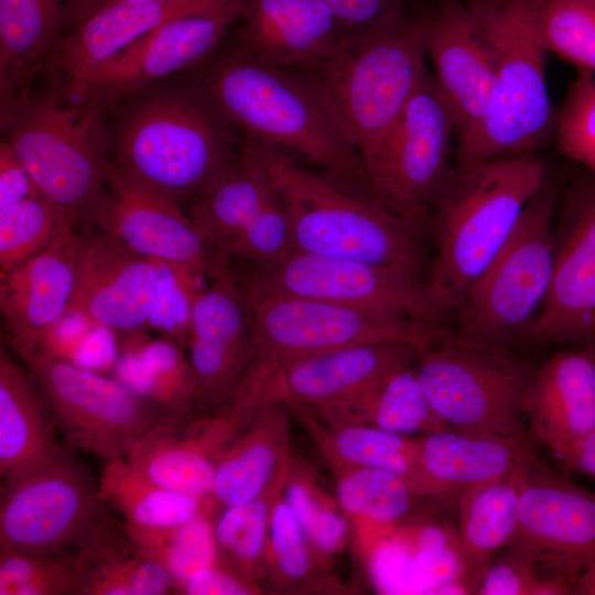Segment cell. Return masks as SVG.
Segmentation results:
<instances>
[{"label":"cell","instance_id":"6da1fadb","mask_svg":"<svg viewBox=\"0 0 595 595\" xmlns=\"http://www.w3.org/2000/svg\"><path fill=\"white\" fill-rule=\"evenodd\" d=\"M107 120V156L127 180L193 204L238 161L236 128L191 79L125 96Z\"/></svg>","mask_w":595,"mask_h":595},{"label":"cell","instance_id":"7a4b0ae2","mask_svg":"<svg viewBox=\"0 0 595 595\" xmlns=\"http://www.w3.org/2000/svg\"><path fill=\"white\" fill-rule=\"evenodd\" d=\"M289 219L294 250L397 269L421 277L420 229L372 192L278 148L242 138Z\"/></svg>","mask_w":595,"mask_h":595},{"label":"cell","instance_id":"3957f363","mask_svg":"<svg viewBox=\"0 0 595 595\" xmlns=\"http://www.w3.org/2000/svg\"><path fill=\"white\" fill-rule=\"evenodd\" d=\"M192 80L245 138L372 192L358 152L300 71L266 64L237 42Z\"/></svg>","mask_w":595,"mask_h":595},{"label":"cell","instance_id":"277c9868","mask_svg":"<svg viewBox=\"0 0 595 595\" xmlns=\"http://www.w3.org/2000/svg\"><path fill=\"white\" fill-rule=\"evenodd\" d=\"M548 180L533 154L456 159L451 165L428 218L436 253L426 281L445 315L457 310Z\"/></svg>","mask_w":595,"mask_h":595},{"label":"cell","instance_id":"5b68a950","mask_svg":"<svg viewBox=\"0 0 595 595\" xmlns=\"http://www.w3.org/2000/svg\"><path fill=\"white\" fill-rule=\"evenodd\" d=\"M0 110L2 139L41 194L78 231L93 228L107 192L110 167L108 109L100 97H72L50 82L43 89L31 87Z\"/></svg>","mask_w":595,"mask_h":595},{"label":"cell","instance_id":"8992f818","mask_svg":"<svg viewBox=\"0 0 595 595\" xmlns=\"http://www.w3.org/2000/svg\"><path fill=\"white\" fill-rule=\"evenodd\" d=\"M424 36L423 13L413 17L403 10L365 32L345 35L327 58L296 69L322 95L364 170L426 71Z\"/></svg>","mask_w":595,"mask_h":595},{"label":"cell","instance_id":"52a82bcc","mask_svg":"<svg viewBox=\"0 0 595 595\" xmlns=\"http://www.w3.org/2000/svg\"><path fill=\"white\" fill-rule=\"evenodd\" d=\"M539 1H465L491 52L495 98L485 121L457 141L456 159L532 154L554 132Z\"/></svg>","mask_w":595,"mask_h":595},{"label":"cell","instance_id":"ba28073f","mask_svg":"<svg viewBox=\"0 0 595 595\" xmlns=\"http://www.w3.org/2000/svg\"><path fill=\"white\" fill-rule=\"evenodd\" d=\"M559 192L549 178L527 204L508 239L453 313L452 338L494 348L523 340L551 285Z\"/></svg>","mask_w":595,"mask_h":595},{"label":"cell","instance_id":"9c48e42d","mask_svg":"<svg viewBox=\"0 0 595 595\" xmlns=\"http://www.w3.org/2000/svg\"><path fill=\"white\" fill-rule=\"evenodd\" d=\"M242 286L253 321L251 359L242 379L259 378L296 360L357 345L403 342L429 348L437 340L434 324Z\"/></svg>","mask_w":595,"mask_h":595},{"label":"cell","instance_id":"30bf717a","mask_svg":"<svg viewBox=\"0 0 595 595\" xmlns=\"http://www.w3.org/2000/svg\"><path fill=\"white\" fill-rule=\"evenodd\" d=\"M37 385L58 435L72 450L104 463L126 458L132 444L169 419L117 378L37 345L15 349Z\"/></svg>","mask_w":595,"mask_h":595},{"label":"cell","instance_id":"8fae6325","mask_svg":"<svg viewBox=\"0 0 595 595\" xmlns=\"http://www.w3.org/2000/svg\"><path fill=\"white\" fill-rule=\"evenodd\" d=\"M415 368L430 404L451 429L529 436L523 401L536 369L509 348L450 338L423 350Z\"/></svg>","mask_w":595,"mask_h":595},{"label":"cell","instance_id":"7c38bea8","mask_svg":"<svg viewBox=\"0 0 595 595\" xmlns=\"http://www.w3.org/2000/svg\"><path fill=\"white\" fill-rule=\"evenodd\" d=\"M419 345L385 342L346 347L296 360L255 379H242L230 413L247 423L269 403L315 415L339 408L379 386L399 369L416 363Z\"/></svg>","mask_w":595,"mask_h":595},{"label":"cell","instance_id":"4fadbf2b","mask_svg":"<svg viewBox=\"0 0 595 595\" xmlns=\"http://www.w3.org/2000/svg\"><path fill=\"white\" fill-rule=\"evenodd\" d=\"M453 111L433 74L424 72L388 139L365 169L370 190L421 229L451 164Z\"/></svg>","mask_w":595,"mask_h":595},{"label":"cell","instance_id":"5bb4252c","mask_svg":"<svg viewBox=\"0 0 595 595\" xmlns=\"http://www.w3.org/2000/svg\"><path fill=\"white\" fill-rule=\"evenodd\" d=\"M65 445L50 463L1 485L0 551L74 552L105 516L94 484Z\"/></svg>","mask_w":595,"mask_h":595},{"label":"cell","instance_id":"9a60e30c","mask_svg":"<svg viewBox=\"0 0 595 595\" xmlns=\"http://www.w3.org/2000/svg\"><path fill=\"white\" fill-rule=\"evenodd\" d=\"M270 293L317 299L437 325L445 316L426 280L397 269L293 250L241 278Z\"/></svg>","mask_w":595,"mask_h":595},{"label":"cell","instance_id":"2e32d148","mask_svg":"<svg viewBox=\"0 0 595 595\" xmlns=\"http://www.w3.org/2000/svg\"><path fill=\"white\" fill-rule=\"evenodd\" d=\"M560 198L551 285L522 342L595 350V176L576 173Z\"/></svg>","mask_w":595,"mask_h":595},{"label":"cell","instance_id":"e0dca14e","mask_svg":"<svg viewBox=\"0 0 595 595\" xmlns=\"http://www.w3.org/2000/svg\"><path fill=\"white\" fill-rule=\"evenodd\" d=\"M247 1L234 0L166 21L96 66L77 96L97 95L108 108L172 75L198 68L240 20Z\"/></svg>","mask_w":595,"mask_h":595},{"label":"cell","instance_id":"ac0fdd59","mask_svg":"<svg viewBox=\"0 0 595 595\" xmlns=\"http://www.w3.org/2000/svg\"><path fill=\"white\" fill-rule=\"evenodd\" d=\"M507 547L550 574L576 583L595 560V494L536 456L522 484L516 531Z\"/></svg>","mask_w":595,"mask_h":595},{"label":"cell","instance_id":"d6986e66","mask_svg":"<svg viewBox=\"0 0 595 595\" xmlns=\"http://www.w3.org/2000/svg\"><path fill=\"white\" fill-rule=\"evenodd\" d=\"M198 293L186 348L199 413L225 410L249 367L253 321L240 277L227 262Z\"/></svg>","mask_w":595,"mask_h":595},{"label":"cell","instance_id":"ffe728a7","mask_svg":"<svg viewBox=\"0 0 595 595\" xmlns=\"http://www.w3.org/2000/svg\"><path fill=\"white\" fill-rule=\"evenodd\" d=\"M159 279V261L98 228L78 231L69 314L120 335L142 331L153 312Z\"/></svg>","mask_w":595,"mask_h":595},{"label":"cell","instance_id":"44dd1931","mask_svg":"<svg viewBox=\"0 0 595 595\" xmlns=\"http://www.w3.org/2000/svg\"><path fill=\"white\" fill-rule=\"evenodd\" d=\"M94 227L142 256L184 267L207 279L231 261L208 245L178 203L127 180L111 165Z\"/></svg>","mask_w":595,"mask_h":595},{"label":"cell","instance_id":"7402d4cb","mask_svg":"<svg viewBox=\"0 0 595 595\" xmlns=\"http://www.w3.org/2000/svg\"><path fill=\"white\" fill-rule=\"evenodd\" d=\"M425 52L450 105L457 141L487 118L495 98V66L488 43L464 1H442L423 12Z\"/></svg>","mask_w":595,"mask_h":595},{"label":"cell","instance_id":"603a6c76","mask_svg":"<svg viewBox=\"0 0 595 595\" xmlns=\"http://www.w3.org/2000/svg\"><path fill=\"white\" fill-rule=\"evenodd\" d=\"M77 242L78 230L67 221L48 246L0 273V312L13 350L47 345L69 315Z\"/></svg>","mask_w":595,"mask_h":595},{"label":"cell","instance_id":"cb8c5ba5","mask_svg":"<svg viewBox=\"0 0 595 595\" xmlns=\"http://www.w3.org/2000/svg\"><path fill=\"white\" fill-rule=\"evenodd\" d=\"M234 0H130L98 9L63 34L42 71L76 97L100 63L166 21ZM47 75V76H48Z\"/></svg>","mask_w":595,"mask_h":595},{"label":"cell","instance_id":"d4e9b609","mask_svg":"<svg viewBox=\"0 0 595 595\" xmlns=\"http://www.w3.org/2000/svg\"><path fill=\"white\" fill-rule=\"evenodd\" d=\"M237 430L227 409L166 419L141 435L125 459L167 489L212 498L218 457Z\"/></svg>","mask_w":595,"mask_h":595},{"label":"cell","instance_id":"484cf974","mask_svg":"<svg viewBox=\"0 0 595 595\" xmlns=\"http://www.w3.org/2000/svg\"><path fill=\"white\" fill-rule=\"evenodd\" d=\"M530 436L556 457L595 426V350L574 346L536 369L523 401Z\"/></svg>","mask_w":595,"mask_h":595},{"label":"cell","instance_id":"4316f807","mask_svg":"<svg viewBox=\"0 0 595 595\" xmlns=\"http://www.w3.org/2000/svg\"><path fill=\"white\" fill-rule=\"evenodd\" d=\"M238 43L257 60L303 69L327 58L346 35L322 0H248Z\"/></svg>","mask_w":595,"mask_h":595},{"label":"cell","instance_id":"83f0119b","mask_svg":"<svg viewBox=\"0 0 595 595\" xmlns=\"http://www.w3.org/2000/svg\"><path fill=\"white\" fill-rule=\"evenodd\" d=\"M533 455L529 436L435 431L419 436L418 490L422 498L456 501L466 489L502 477Z\"/></svg>","mask_w":595,"mask_h":595},{"label":"cell","instance_id":"f1b7e54d","mask_svg":"<svg viewBox=\"0 0 595 595\" xmlns=\"http://www.w3.org/2000/svg\"><path fill=\"white\" fill-rule=\"evenodd\" d=\"M290 409L280 402L259 408L220 453L212 498L217 508L261 496L289 465Z\"/></svg>","mask_w":595,"mask_h":595},{"label":"cell","instance_id":"f546056e","mask_svg":"<svg viewBox=\"0 0 595 595\" xmlns=\"http://www.w3.org/2000/svg\"><path fill=\"white\" fill-rule=\"evenodd\" d=\"M57 434L53 416L33 377L1 346V485L53 461L65 447L63 441L57 440Z\"/></svg>","mask_w":595,"mask_h":595},{"label":"cell","instance_id":"4dcf8cb0","mask_svg":"<svg viewBox=\"0 0 595 595\" xmlns=\"http://www.w3.org/2000/svg\"><path fill=\"white\" fill-rule=\"evenodd\" d=\"M534 457L456 499L459 575L467 593H474L494 555L513 538L520 491Z\"/></svg>","mask_w":595,"mask_h":595},{"label":"cell","instance_id":"1f68e13d","mask_svg":"<svg viewBox=\"0 0 595 595\" xmlns=\"http://www.w3.org/2000/svg\"><path fill=\"white\" fill-rule=\"evenodd\" d=\"M77 595L174 594L170 574L143 554L107 512L74 551Z\"/></svg>","mask_w":595,"mask_h":595},{"label":"cell","instance_id":"d6a6232c","mask_svg":"<svg viewBox=\"0 0 595 595\" xmlns=\"http://www.w3.org/2000/svg\"><path fill=\"white\" fill-rule=\"evenodd\" d=\"M67 0H0V108L32 87L66 28Z\"/></svg>","mask_w":595,"mask_h":595},{"label":"cell","instance_id":"836d02e7","mask_svg":"<svg viewBox=\"0 0 595 595\" xmlns=\"http://www.w3.org/2000/svg\"><path fill=\"white\" fill-rule=\"evenodd\" d=\"M142 331L122 335L115 378L169 419L198 414L196 380L182 346L163 336L150 337Z\"/></svg>","mask_w":595,"mask_h":595},{"label":"cell","instance_id":"e575fe53","mask_svg":"<svg viewBox=\"0 0 595 595\" xmlns=\"http://www.w3.org/2000/svg\"><path fill=\"white\" fill-rule=\"evenodd\" d=\"M335 496L359 553L376 539L405 524L422 499L403 476L376 467L332 468Z\"/></svg>","mask_w":595,"mask_h":595},{"label":"cell","instance_id":"d590c367","mask_svg":"<svg viewBox=\"0 0 595 595\" xmlns=\"http://www.w3.org/2000/svg\"><path fill=\"white\" fill-rule=\"evenodd\" d=\"M292 414L311 435L331 468L387 469L405 477L419 494V436L401 435L367 424H333L305 411H293Z\"/></svg>","mask_w":595,"mask_h":595},{"label":"cell","instance_id":"8d00e7d4","mask_svg":"<svg viewBox=\"0 0 595 595\" xmlns=\"http://www.w3.org/2000/svg\"><path fill=\"white\" fill-rule=\"evenodd\" d=\"M274 191L258 164L239 147L236 164L191 206L194 225L220 256L248 228Z\"/></svg>","mask_w":595,"mask_h":595},{"label":"cell","instance_id":"74e56055","mask_svg":"<svg viewBox=\"0 0 595 595\" xmlns=\"http://www.w3.org/2000/svg\"><path fill=\"white\" fill-rule=\"evenodd\" d=\"M97 495L129 526L166 528L217 509L213 498L167 489L137 472L125 458L105 463Z\"/></svg>","mask_w":595,"mask_h":595},{"label":"cell","instance_id":"f35d334b","mask_svg":"<svg viewBox=\"0 0 595 595\" xmlns=\"http://www.w3.org/2000/svg\"><path fill=\"white\" fill-rule=\"evenodd\" d=\"M315 416L333 424H367L408 436L451 429L430 404L415 364L399 369L349 403Z\"/></svg>","mask_w":595,"mask_h":595},{"label":"cell","instance_id":"ab89813d","mask_svg":"<svg viewBox=\"0 0 595 595\" xmlns=\"http://www.w3.org/2000/svg\"><path fill=\"white\" fill-rule=\"evenodd\" d=\"M289 465L261 496L245 504L217 508L213 517L218 563L260 591L264 584L271 511L283 490Z\"/></svg>","mask_w":595,"mask_h":595},{"label":"cell","instance_id":"60d3db41","mask_svg":"<svg viewBox=\"0 0 595 595\" xmlns=\"http://www.w3.org/2000/svg\"><path fill=\"white\" fill-rule=\"evenodd\" d=\"M282 495L317 558L328 566L349 540L350 524L313 468L293 452Z\"/></svg>","mask_w":595,"mask_h":595},{"label":"cell","instance_id":"b9f144b4","mask_svg":"<svg viewBox=\"0 0 595 595\" xmlns=\"http://www.w3.org/2000/svg\"><path fill=\"white\" fill-rule=\"evenodd\" d=\"M214 512L166 528H139L120 521L140 551L166 570L177 594L193 574L218 563Z\"/></svg>","mask_w":595,"mask_h":595},{"label":"cell","instance_id":"7bdbcfd3","mask_svg":"<svg viewBox=\"0 0 595 595\" xmlns=\"http://www.w3.org/2000/svg\"><path fill=\"white\" fill-rule=\"evenodd\" d=\"M326 567L327 565L315 554L281 493L270 517L264 555V583L277 591L305 589Z\"/></svg>","mask_w":595,"mask_h":595},{"label":"cell","instance_id":"ee69618b","mask_svg":"<svg viewBox=\"0 0 595 595\" xmlns=\"http://www.w3.org/2000/svg\"><path fill=\"white\" fill-rule=\"evenodd\" d=\"M67 221L43 195L0 207V273L48 246Z\"/></svg>","mask_w":595,"mask_h":595},{"label":"cell","instance_id":"f6af8a7d","mask_svg":"<svg viewBox=\"0 0 595 595\" xmlns=\"http://www.w3.org/2000/svg\"><path fill=\"white\" fill-rule=\"evenodd\" d=\"M538 14L548 51L595 74V0H540Z\"/></svg>","mask_w":595,"mask_h":595},{"label":"cell","instance_id":"bcb514c9","mask_svg":"<svg viewBox=\"0 0 595 595\" xmlns=\"http://www.w3.org/2000/svg\"><path fill=\"white\" fill-rule=\"evenodd\" d=\"M75 553L0 551V595H77Z\"/></svg>","mask_w":595,"mask_h":595},{"label":"cell","instance_id":"7dc6e473","mask_svg":"<svg viewBox=\"0 0 595 595\" xmlns=\"http://www.w3.org/2000/svg\"><path fill=\"white\" fill-rule=\"evenodd\" d=\"M559 152L595 176V74L578 71L555 115Z\"/></svg>","mask_w":595,"mask_h":595},{"label":"cell","instance_id":"c3c4849f","mask_svg":"<svg viewBox=\"0 0 595 595\" xmlns=\"http://www.w3.org/2000/svg\"><path fill=\"white\" fill-rule=\"evenodd\" d=\"M199 277L204 275L160 262L158 291L148 327L186 347L193 305L203 289L196 285Z\"/></svg>","mask_w":595,"mask_h":595},{"label":"cell","instance_id":"681fc988","mask_svg":"<svg viewBox=\"0 0 595 595\" xmlns=\"http://www.w3.org/2000/svg\"><path fill=\"white\" fill-rule=\"evenodd\" d=\"M294 250L285 210L277 196L267 203L251 225L229 246V260L239 259L263 267L280 261Z\"/></svg>","mask_w":595,"mask_h":595},{"label":"cell","instance_id":"f907efd6","mask_svg":"<svg viewBox=\"0 0 595 595\" xmlns=\"http://www.w3.org/2000/svg\"><path fill=\"white\" fill-rule=\"evenodd\" d=\"M538 565L524 554L509 548L484 571L473 594L478 595H533L541 577Z\"/></svg>","mask_w":595,"mask_h":595},{"label":"cell","instance_id":"816d5d0a","mask_svg":"<svg viewBox=\"0 0 595 595\" xmlns=\"http://www.w3.org/2000/svg\"><path fill=\"white\" fill-rule=\"evenodd\" d=\"M346 35L365 32L404 10L405 0H322Z\"/></svg>","mask_w":595,"mask_h":595},{"label":"cell","instance_id":"f5cc1de1","mask_svg":"<svg viewBox=\"0 0 595 595\" xmlns=\"http://www.w3.org/2000/svg\"><path fill=\"white\" fill-rule=\"evenodd\" d=\"M261 591L217 563L193 574L180 588L177 594L186 595H250Z\"/></svg>","mask_w":595,"mask_h":595},{"label":"cell","instance_id":"db71d44e","mask_svg":"<svg viewBox=\"0 0 595 595\" xmlns=\"http://www.w3.org/2000/svg\"><path fill=\"white\" fill-rule=\"evenodd\" d=\"M40 195V190L11 145L1 138L0 207Z\"/></svg>","mask_w":595,"mask_h":595},{"label":"cell","instance_id":"11a10c76","mask_svg":"<svg viewBox=\"0 0 595 595\" xmlns=\"http://www.w3.org/2000/svg\"><path fill=\"white\" fill-rule=\"evenodd\" d=\"M556 458L571 472L595 477V426Z\"/></svg>","mask_w":595,"mask_h":595},{"label":"cell","instance_id":"9f6ffc18","mask_svg":"<svg viewBox=\"0 0 595 595\" xmlns=\"http://www.w3.org/2000/svg\"><path fill=\"white\" fill-rule=\"evenodd\" d=\"M118 1L130 0H67L66 28L73 29L98 9Z\"/></svg>","mask_w":595,"mask_h":595},{"label":"cell","instance_id":"6f0895ef","mask_svg":"<svg viewBox=\"0 0 595 595\" xmlns=\"http://www.w3.org/2000/svg\"><path fill=\"white\" fill-rule=\"evenodd\" d=\"M573 594L595 595V560L581 572L575 583Z\"/></svg>","mask_w":595,"mask_h":595},{"label":"cell","instance_id":"680465c9","mask_svg":"<svg viewBox=\"0 0 595 595\" xmlns=\"http://www.w3.org/2000/svg\"><path fill=\"white\" fill-rule=\"evenodd\" d=\"M436 2H442V1H451V0H435ZM456 1H468V0H456Z\"/></svg>","mask_w":595,"mask_h":595}]
</instances>
